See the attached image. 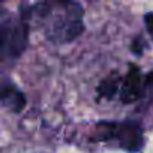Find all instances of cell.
I'll use <instances>...</instances> for the list:
<instances>
[{"label":"cell","instance_id":"cell-4","mask_svg":"<svg viewBox=\"0 0 153 153\" xmlns=\"http://www.w3.org/2000/svg\"><path fill=\"white\" fill-rule=\"evenodd\" d=\"M120 98L123 102L129 104L140 99L144 95V78L140 74V69L135 66L129 68V72L120 83Z\"/></svg>","mask_w":153,"mask_h":153},{"label":"cell","instance_id":"cell-1","mask_svg":"<svg viewBox=\"0 0 153 153\" xmlns=\"http://www.w3.org/2000/svg\"><path fill=\"white\" fill-rule=\"evenodd\" d=\"M32 15L44 36L56 44L71 42L84 30L83 8L74 0H45L33 8Z\"/></svg>","mask_w":153,"mask_h":153},{"label":"cell","instance_id":"cell-3","mask_svg":"<svg viewBox=\"0 0 153 153\" xmlns=\"http://www.w3.org/2000/svg\"><path fill=\"white\" fill-rule=\"evenodd\" d=\"M27 23L21 21L14 24L11 17L0 11V57L9 54L11 57H18L27 44Z\"/></svg>","mask_w":153,"mask_h":153},{"label":"cell","instance_id":"cell-6","mask_svg":"<svg viewBox=\"0 0 153 153\" xmlns=\"http://www.w3.org/2000/svg\"><path fill=\"white\" fill-rule=\"evenodd\" d=\"M120 83H122V78H119L117 75H111V76H108V78H105V80L101 83L98 92H99V95L104 96V98H113V96L119 92Z\"/></svg>","mask_w":153,"mask_h":153},{"label":"cell","instance_id":"cell-7","mask_svg":"<svg viewBox=\"0 0 153 153\" xmlns=\"http://www.w3.org/2000/svg\"><path fill=\"white\" fill-rule=\"evenodd\" d=\"M146 92H150L153 95V72L144 78V93Z\"/></svg>","mask_w":153,"mask_h":153},{"label":"cell","instance_id":"cell-5","mask_svg":"<svg viewBox=\"0 0 153 153\" xmlns=\"http://www.w3.org/2000/svg\"><path fill=\"white\" fill-rule=\"evenodd\" d=\"M0 104L8 105L15 111H20L26 105V98L14 86H5L0 89Z\"/></svg>","mask_w":153,"mask_h":153},{"label":"cell","instance_id":"cell-8","mask_svg":"<svg viewBox=\"0 0 153 153\" xmlns=\"http://www.w3.org/2000/svg\"><path fill=\"white\" fill-rule=\"evenodd\" d=\"M144 21H146V27H147V32L150 33L152 39H153V12L147 14L144 17Z\"/></svg>","mask_w":153,"mask_h":153},{"label":"cell","instance_id":"cell-2","mask_svg":"<svg viewBox=\"0 0 153 153\" xmlns=\"http://www.w3.org/2000/svg\"><path fill=\"white\" fill-rule=\"evenodd\" d=\"M93 140L111 143L128 152H138L143 147V131L131 122H101L96 125Z\"/></svg>","mask_w":153,"mask_h":153}]
</instances>
